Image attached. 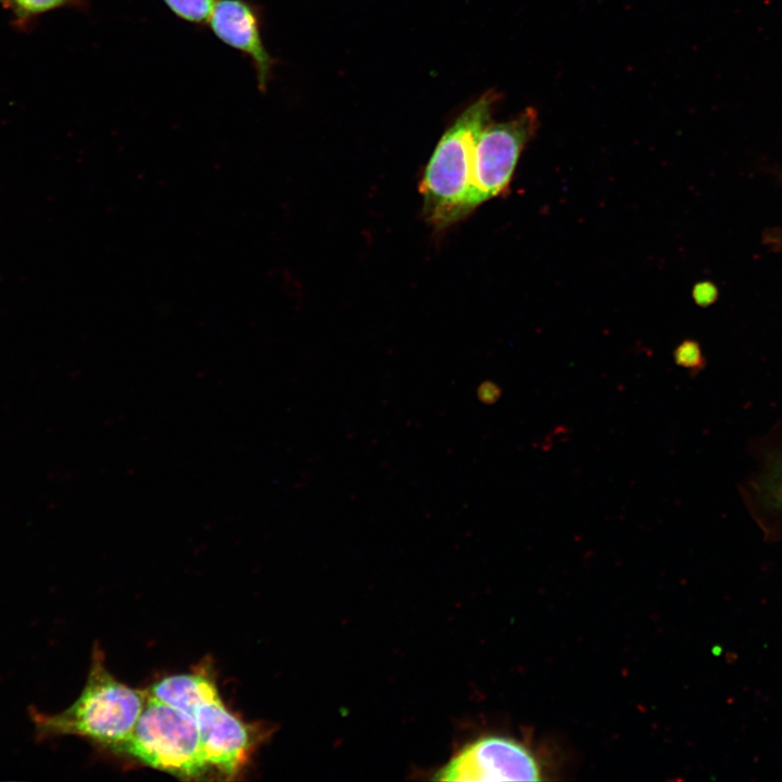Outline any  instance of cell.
Returning a JSON list of instances; mask_svg holds the SVG:
<instances>
[{
	"mask_svg": "<svg viewBox=\"0 0 782 782\" xmlns=\"http://www.w3.org/2000/svg\"><path fill=\"white\" fill-rule=\"evenodd\" d=\"M84 5V0H8L5 7L11 10L17 26H25L28 21L50 11Z\"/></svg>",
	"mask_w": 782,
	"mask_h": 782,
	"instance_id": "8",
	"label": "cell"
},
{
	"mask_svg": "<svg viewBox=\"0 0 782 782\" xmlns=\"http://www.w3.org/2000/svg\"><path fill=\"white\" fill-rule=\"evenodd\" d=\"M499 99L496 91L489 90L467 106L445 130L426 166L419 186L422 211L426 220L437 228L468 215L476 141Z\"/></svg>",
	"mask_w": 782,
	"mask_h": 782,
	"instance_id": "3",
	"label": "cell"
},
{
	"mask_svg": "<svg viewBox=\"0 0 782 782\" xmlns=\"http://www.w3.org/2000/svg\"><path fill=\"white\" fill-rule=\"evenodd\" d=\"M7 2H8V0H0V3L3 4L4 7L7 5Z\"/></svg>",
	"mask_w": 782,
	"mask_h": 782,
	"instance_id": "14",
	"label": "cell"
},
{
	"mask_svg": "<svg viewBox=\"0 0 782 782\" xmlns=\"http://www.w3.org/2000/svg\"><path fill=\"white\" fill-rule=\"evenodd\" d=\"M501 395L502 389L494 381H483L477 389V396L479 401L487 405L496 403Z\"/></svg>",
	"mask_w": 782,
	"mask_h": 782,
	"instance_id": "12",
	"label": "cell"
},
{
	"mask_svg": "<svg viewBox=\"0 0 782 782\" xmlns=\"http://www.w3.org/2000/svg\"><path fill=\"white\" fill-rule=\"evenodd\" d=\"M693 295L697 304L707 305L716 298V289L711 283L702 282L695 286Z\"/></svg>",
	"mask_w": 782,
	"mask_h": 782,
	"instance_id": "13",
	"label": "cell"
},
{
	"mask_svg": "<svg viewBox=\"0 0 782 782\" xmlns=\"http://www.w3.org/2000/svg\"><path fill=\"white\" fill-rule=\"evenodd\" d=\"M761 489L774 507L782 509V455L768 466Z\"/></svg>",
	"mask_w": 782,
	"mask_h": 782,
	"instance_id": "10",
	"label": "cell"
},
{
	"mask_svg": "<svg viewBox=\"0 0 782 782\" xmlns=\"http://www.w3.org/2000/svg\"><path fill=\"white\" fill-rule=\"evenodd\" d=\"M209 25L222 42L250 60L257 87L264 92L277 62L263 41L260 7L250 0H217Z\"/></svg>",
	"mask_w": 782,
	"mask_h": 782,
	"instance_id": "7",
	"label": "cell"
},
{
	"mask_svg": "<svg viewBox=\"0 0 782 782\" xmlns=\"http://www.w3.org/2000/svg\"><path fill=\"white\" fill-rule=\"evenodd\" d=\"M178 18L203 26L210 20L217 0H163Z\"/></svg>",
	"mask_w": 782,
	"mask_h": 782,
	"instance_id": "9",
	"label": "cell"
},
{
	"mask_svg": "<svg viewBox=\"0 0 782 782\" xmlns=\"http://www.w3.org/2000/svg\"><path fill=\"white\" fill-rule=\"evenodd\" d=\"M438 781H538L533 754L515 739L488 735L463 746L433 777Z\"/></svg>",
	"mask_w": 782,
	"mask_h": 782,
	"instance_id": "6",
	"label": "cell"
},
{
	"mask_svg": "<svg viewBox=\"0 0 782 782\" xmlns=\"http://www.w3.org/2000/svg\"><path fill=\"white\" fill-rule=\"evenodd\" d=\"M538 128V112L530 106L507 122H489L482 128L474 151L471 186L466 203L468 214L507 190L520 154Z\"/></svg>",
	"mask_w": 782,
	"mask_h": 782,
	"instance_id": "5",
	"label": "cell"
},
{
	"mask_svg": "<svg viewBox=\"0 0 782 782\" xmlns=\"http://www.w3.org/2000/svg\"><path fill=\"white\" fill-rule=\"evenodd\" d=\"M147 698L148 691L130 688L111 674L96 644L86 683L72 705L52 715L29 708L35 739L73 735L108 749L131 732Z\"/></svg>",
	"mask_w": 782,
	"mask_h": 782,
	"instance_id": "1",
	"label": "cell"
},
{
	"mask_svg": "<svg viewBox=\"0 0 782 782\" xmlns=\"http://www.w3.org/2000/svg\"><path fill=\"white\" fill-rule=\"evenodd\" d=\"M673 358L677 365L685 368H696L702 362L699 348L691 340H685L676 348Z\"/></svg>",
	"mask_w": 782,
	"mask_h": 782,
	"instance_id": "11",
	"label": "cell"
},
{
	"mask_svg": "<svg viewBox=\"0 0 782 782\" xmlns=\"http://www.w3.org/2000/svg\"><path fill=\"white\" fill-rule=\"evenodd\" d=\"M148 691L194 718L212 773L232 779L241 771L261 735L226 708L211 676L204 672L174 674L155 682Z\"/></svg>",
	"mask_w": 782,
	"mask_h": 782,
	"instance_id": "2",
	"label": "cell"
},
{
	"mask_svg": "<svg viewBox=\"0 0 782 782\" xmlns=\"http://www.w3.org/2000/svg\"><path fill=\"white\" fill-rule=\"evenodd\" d=\"M108 749L184 779L212 773L194 718L149 691L131 732Z\"/></svg>",
	"mask_w": 782,
	"mask_h": 782,
	"instance_id": "4",
	"label": "cell"
}]
</instances>
